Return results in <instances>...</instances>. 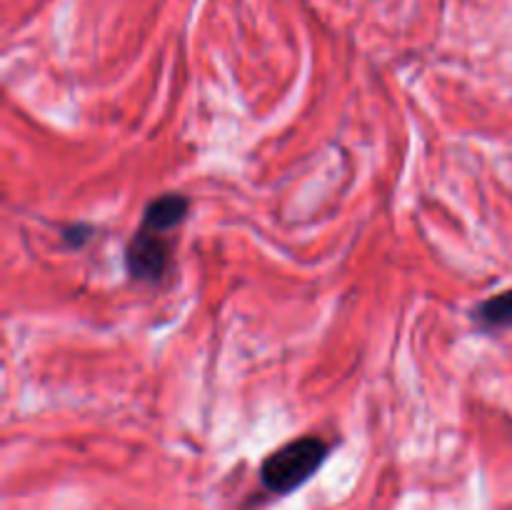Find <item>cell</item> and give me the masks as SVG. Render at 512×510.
<instances>
[{"mask_svg":"<svg viewBox=\"0 0 512 510\" xmlns=\"http://www.w3.org/2000/svg\"><path fill=\"white\" fill-rule=\"evenodd\" d=\"M330 445L318 435H303L275 448L260 465V483L275 495H288L308 483L328 460Z\"/></svg>","mask_w":512,"mask_h":510,"instance_id":"cell-1","label":"cell"},{"mask_svg":"<svg viewBox=\"0 0 512 510\" xmlns=\"http://www.w3.org/2000/svg\"><path fill=\"white\" fill-rule=\"evenodd\" d=\"M170 258H173L170 233H160V230L145 228V225L135 230L125 248V268H128L130 278L140 280V283L158 285L168 273Z\"/></svg>","mask_w":512,"mask_h":510,"instance_id":"cell-2","label":"cell"},{"mask_svg":"<svg viewBox=\"0 0 512 510\" xmlns=\"http://www.w3.org/2000/svg\"><path fill=\"white\" fill-rule=\"evenodd\" d=\"M188 210H190L188 195L183 193L158 195V198H153L148 205H145L140 225L160 230V233H173V230L185 220Z\"/></svg>","mask_w":512,"mask_h":510,"instance_id":"cell-3","label":"cell"},{"mask_svg":"<svg viewBox=\"0 0 512 510\" xmlns=\"http://www.w3.org/2000/svg\"><path fill=\"white\" fill-rule=\"evenodd\" d=\"M473 318L483 325L485 330H503L512 325V290L493 295V298L483 300L478 308L473 310Z\"/></svg>","mask_w":512,"mask_h":510,"instance_id":"cell-4","label":"cell"},{"mask_svg":"<svg viewBox=\"0 0 512 510\" xmlns=\"http://www.w3.org/2000/svg\"><path fill=\"white\" fill-rule=\"evenodd\" d=\"M63 238H65V243L73 245V248H80V245H85L90 238H93V228H90V225H85V223L65 225Z\"/></svg>","mask_w":512,"mask_h":510,"instance_id":"cell-5","label":"cell"}]
</instances>
